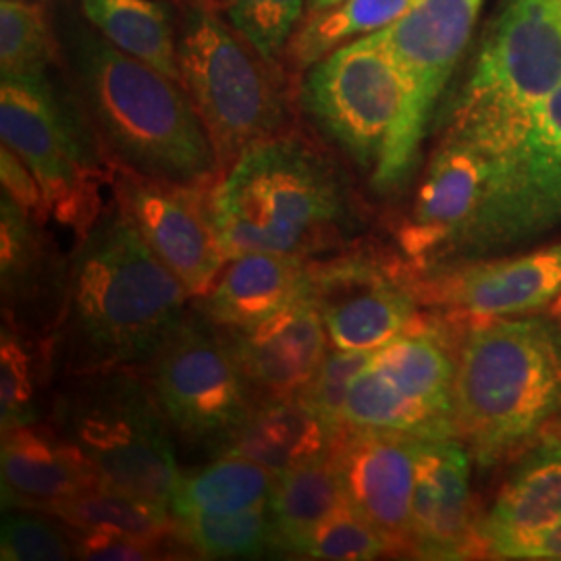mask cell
Returning a JSON list of instances; mask_svg holds the SVG:
<instances>
[{
  "label": "cell",
  "mask_w": 561,
  "mask_h": 561,
  "mask_svg": "<svg viewBox=\"0 0 561 561\" xmlns=\"http://www.w3.org/2000/svg\"><path fill=\"white\" fill-rule=\"evenodd\" d=\"M187 289L113 201L78 240L53 337L57 379L138 368L187 314Z\"/></svg>",
  "instance_id": "cell-1"
},
{
  "label": "cell",
  "mask_w": 561,
  "mask_h": 561,
  "mask_svg": "<svg viewBox=\"0 0 561 561\" xmlns=\"http://www.w3.org/2000/svg\"><path fill=\"white\" fill-rule=\"evenodd\" d=\"M227 256L243 252L319 261L356 245L360 215L333 159L296 131L243 150L210 187Z\"/></svg>",
  "instance_id": "cell-2"
},
{
  "label": "cell",
  "mask_w": 561,
  "mask_h": 561,
  "mask_svg": "<svg viewBox=\"0 0 561 561\" xmlns=\"http://www.w3.org/2000/svg\"><path fill=\"white\" fill-rule=\"evenodd\" d=\"M83 115L106 159L150 180L213 185L217 148L180 81L81 30L71 44Z\"/></svg>",
  "instance_id": "cell-3"
},
{
  "label": "cell",
  "mask_w": 561,
  "mask_h": 561,
  "mask_svg": "<svg viewBox=\"0 0 561 561\" xmlns=\"http://www.w3.org/2000/svg\"><path fill=\"white\" fill-rule=\"evenodd\" d=\"M561 412V331L541 317L482 319L461 333L454 422L489 468L537 439Z\"/></svg>",
  "instance_id": "cell-4"
},
{
  "label": "cell",
  "mask_w": 561,
  "mask_h": 561,
  "mask_svg": "<svg viewBox=\"0 0 561 561\" xmlns=\"http://www.w3.org/2000/svg\"><path fill=\"white\" fill-rule=\"evenodd\" d=\"M48 421L104 486L171 507L181 477L175 435L138 368L62 377Z\"/></svg>",
  "instance_id": "cell-5"
},
{
  "label": "cell",
  "mask_w": 561,
  "mask_h": 561,
  "mask_svg": "<svg viewBox=\"0 0 561 561\" xmlns=\"http://www.w3.org/2000/svg\"><path fill=\"white\" fill-rule=\"evenodd\" d=\"M560 85L561 0H502L447 134L502 152Z\"/></svg>",
  "instance_id": "cell-6"
},
{
  "label": "cell",
  "mask_w": 561,
  "mask_h": 561,
  "mask_svg": "<svg viewBox=\"0 0 561 561\" xmlns=\"http://www.w3.org/2000/svg\"><path fill=\"white\" fill-rule=\"evenodd\" d=\"M180 67L181 85L210 134L222 171L250 146L291 129L275 62L261 57L210 7L185 11Z\"/></svg>",
  "instance_id": "cell-7"
},
{
  "label": "cell",
  "mask_w": 561,
  "mask_h": 561,
  "mask_svg": "<svg viewBox=\"0 0 561 561\" xmlns=\"http://www.w3.org/2000/svg\"><path fill=\"white\" fill-rule=\"evenodd\" d=\"M0 136L41 183L48 215L81 240L104 213L102 185L113 180L88 117L48 78H2Z\"/></svg>",
  "instance_id": "cell-8"
},
{
  "label": "cell",
  "mask_w": 561,
  "mask_h": 561,
  "mask_svg": "<svg viewBox=\"0 0 561 561\" xmlns=\"http://www.w3.org/2000/svg\"><path fill=\"white\" fill-rule=\"evenodd\" d=\"M138 370L173 435L208 458L221 456L261 400L221 329L194 306Z\"/></svg>",
  "instance_id": "cell-9"
},
{
  "label": "cell",
  "mask_w": 561,
  "mask_h": 561,
  "mask_svg": "<svg viewBox=\"0 0 561 561\" xmlns=\"http://www.w3.org/2000/svg\"><path fill=\"white\" fill-rule=\"evenodd\" d=\"M461 333L447 321L419 317L375 350L352 385L345 426L377 428L414 439H451L454 385Z\"/></svg>",
  "instance_id": "cell-10"
},
{
  "label": "cell",
  "mask_w": 561,
  "mask_h": 561,
  "mask_svg": "<svg viewBox=\"0 0 561 561\" xmlns=\"http://www.w3.org/2000/svg\"><path fill=\"white\" fill-rule=\"evenodd\" d=\"M486 0H416L382 30L401 83L400 115L373 173L381 194L400 190L414 173L422 141L443 90L472 41Z\"/></svg>",
  "instance_id": "cell-11"
},
{
  "label": "cell",
  "mask_w": 561,
  "mask_h": 561,
  "mask_svg": "<svg viewBox=\"0 0 561 561\" xmlns=\"http://www.w3.org/2000/svg\"><path fill=\"white\" fill-rule=\"evenodd\" d=\"M401 83L382 30L345 42L306 69L304 115L324 140L375 173L400 115Z\"/></svg>",
  "instance_id": "cell-12"
},
{
  "label": "cell",
  "mask_w": 561,
  "mask_h": 561,
  "mask_svg": "<svg viewBox=\"0 0 561 561\" xmlns=\"http://www.w3.org/2000/svg\"><path fill=\"white\" fill-rule=\"evenodd\" d=\"M491 154V180L463 261H479L561 229V85L520 136Z\"/></svg>",
  "instance_id": "cell-13"
},
{
  "label": "cell",
  "mask_w": 561,
  "mask_h": 561,
  "mask_svg": "<svg viewBox=\"0 0 561 561\" xmlns=\"http://www.w3.org/2000/svg\"><path fill=\"white\" fill-rule=\"evenodd\" d=\"M310 279L333 347L377 350L419 319L416 273L403 261L352 245L310 261Z\"/></svg>",
  "instance_id": "cell-14"
},
{
  "label": "cell",
  "mask_w": 561,
  "mask_h": 561,
  "mask_svg": "<svg viewBox=\"0 0 561 561\" xmlns=\"http://www.w3.org/2000/svg\"><path fill=\"white\" fill-rule=\"evenodd\" d=\"M111 187L115 202L192 301L202 298L229 261L210 215L213 185L150 180L113 164Z\"/></svg>",
  "instance_id": "cell-15"
},
{
  "label": "cell",
  "mask_w": 561,
  "mask_h": 561,
  "mask_svg": "<svg viewBox=\"0 0 561 561\" xmlns=\"http://www.w3.org/2000/svg\"><path fill=\"white\" fill-rule=\"evenodd\" d=\"M416 289L422 306L449 317L482 321L533 314L561 298V241L419 273Z\"/></svg>",
  "instance_id": "cell-16"
},
{
  "label": "cell",
  "mask_w": 561,
  "mask_h": 561,
  "mask_svg": "<svg viewBox=\"0 0 561 561\" xmlns=\"http://www.w3.org/2000/svg\"><path fill=\"white\" fill-rule=\"evenodd\" d=\"M416 445L400 433L343 426L331 449L345 505L381 533L391 553H410Z\"/></svg>",
  "instance_id": "cell-17"
},
{
  "label": "cell",
  "mask_w": 561,
  "mask_h": 561,
  "mask_svg": "<svg viewBox=\"0 0 561 561\" xmlns=\"http://www.w3.org/2000/svg\"><path fill=\"white\" fill-rule=\"evenodd\" d=\"M71 259L36 219L2 192L0 204V298L2 321L38 340L55 337Z\"/></svg>",
  "instance_id": "cell-18"
},
{
  "label": "cell",
  "mask_w": 561,
  "mask_h": 561,
  "mask_svg": "<svg viewBox=\"0 0 561 561\" xmlns=\"http://www.w3.org/2000/svg\"><path fill=\"white\" fill-rule=\"evenodd\" d=\"M468 447L451 439H419L410 553L421 560H466L482 553L472 516Z\"/></svg>",
  "instance_id": "cell-19"
},
{
  "label": "cell",
  "mask_w": 561,
  "mask_h": 561,
  "mask_svg": "<svg viewBox=\"0 0 561 561\" xmlns=\"http://www.w3.org/2000/svg\"><path fill=\"white\" fill-rule=\"evenodd\" d=\"M221 331L259 398L298 396L331 347L312 283L298 300L266 321Z\"/></svg>",
  "instance_id": "cell-20"
},
{
  "label": "cell",
  "mask_w": 561,
  "mask_h": 561,
  "mask_svg": "<svg viewBox=\"0 0 561 561\" xmlns=\"http://www.w3.org/2000/svg\"><path fill=\"white\" fill-rule=\"evenodd\" d=\"M0 479L4 510L53 512L102 484L80 451L62 439L50 421L2 433Z\"/></svg>",
  "instance_id": "cell-21"
},
{
  "label": "cell",
  "mask_w": 561,
  "mask_h": 561,
  "mask_svg": "<svg viewBox=\"0 0 561 561\" xmlns=\"http://www.w3.org/2000/svg\"><path fill=\"white\" fill-rule=\"evenodd\" d=\"M560 520L561 439L545 437L524 456L479 522L482 553L510 560L522 542Z\"/></svg>",
  "instance_id": "cell-22"
},
{
  "label": "cell",
  "mask_w": 561,
  "mask_h": 561,
  "mask_svg": "<svg viewBox=\"0 0 561 561\" xmlns=\"http://www.w3.org/2000/svg\"><path fill=\"white\" fill-rule=\"evenodd\" d=\"M310 283V261L243 252L227 261L217 283L194 300V308L219 329H245L298 300Z\"/></svg>",
  "instance_id": "cell-23"
},
{
  "label": "cell",
  "mask_w": 561,
  "mask_h": 561,
  "mask_svg": "<svg viewBox=\"0 0 561 561\" xmlns=\"http://www.w3.org/2000/svg\"><path fill=\"white\" fill-rule=\"evenodd\" d=\"M337 435L300 396L261 398L222 454L256 461L279 477L331 456Z\"/></svg>",
  "instance_id": "cell-24"
},
{
  "label": "cell",
  "mask_w": 561,
  "mask_h": 561,
  "mask_svg": "<svg viewBox=\"0 0 561 561\" xmlns=\"http://www.w3.org/2000/svg\"><path fill=\"white\" fill-rule=\"evenodd\" d=\"M57 368L53 341L38 340L2 321L0 331V428L48 421Z\"/></svg>",
  "instance_id": "cell-25"
},
{
  "label": "cell",
  "mask_w": 561,
  "mask_h": 561,
  "mask_svg": "<svg viewBox=\"0 0 561 561\" xmlns=\"http://www.w3.org/2000/svg\"><path fill=\"white\" fill-rule=\"evenodd\" d=\"M343 507L347 505L331 456L279 474L268 500L277 553L298 558L312 533Z\"/></svg>",
  "instance_id": "cell-26"
},
{
  "label": "cell",
  "mask_w": 561,
  "mask_h": 561,
  "mask_svg": "<svg viewBox=\"0 0 561 561\" xmlns=\"http://www.w3.org/2000/svg\"><path fill=\"white\" fill-rule=\"evenodd\" d=\"M85 20L121 53L181 83L180 36L152 0H81Z\"/></svg>",
  "instance_id": "cell-27"
},
{
  "label": "cell",
  "mask_w": 561,
  "mask_h": 561,
  "mask_svg": "<svg viewBox=\"0 0 561 561\" xmlns=\"http://www.w3.org/2000/svg\"><path fill=\"white\" fill-rule=\"evenodd\" d=\"M277 474L261 463L222 454L192 474H181L173 500V518L196 514H229L266 505Z\"/></svg>",
  "instance_id": "cell-28"
},
{
  "label": "cell",
  "mask_w": 561,
  "mask_h": 561,
  "mask_svg": "<svg viewBox=\"0 0 561 561\" xmlns=\"http://www.w3.org/2000/svg\"><path fill=\"white\" fill-rule=\"evenodd\" d=\"M50 514L81 533H111L144 541L180 545L175 537V518L171 507L104 484L81 493L71 502L62 503Z\"/></svg>",
  "instance_id": "cell-29"
},
{
  "label": "cell",
  "mask_w": 561,
  "mask_h": 561,
  "mask_svg": "<svg viewBox=\"0 0 561 561\" xmlns=\"http://www.w3.org/2000/svg\"><path fill=\"white\" fill-rule=\"evenodd\" d=\"M175 537L185 553L208 560L279 556L268 503L229 514L175 518Z\"/></svg>",
  "instance_id": "cell-30"
},
{
  "label": "cell",
  "mask_w": 561,
  "mask_h": 561,
  "mask_svg": "<svg viewBox=\"0 0 561 561\" xmlns=\"http://www.w3.org/2000/svg\"><path fill=\"white\" fill-rule=\"evenodd\" d=\"M414 2L416 0H343L333 9L317 11L289 42L291 59L306 71L345 42L396 23Z\"/></svg>",
  "instance_id": "cell-31"
},
{
  "label": "cell",
  "mask_w": 561,
  "mask_h": 561,
  "mask_svg": "<svg viewBox=\"0 0 561 561\" xmlns=\"http://www.w3.org/2000/svg\"><path fill=\"white\" fill-rule=\"evenodd\" d=\"M57 59L53 27L34 0L0 2V71L2 78H48Z\"/></svg>",
  "instance_id": "cell-32"
},
{
  "label": "cell",
  "mask_w": 561,
  "mask_h": 561,
  "mask_svg": "<svg viewBox=\"0 0 561 561\" xmlns=\"http://www.w3.org/2000/svg\"><path fill=\"white\" fill-rule=\"evenodd\" d=\"M78 558V530L55 514L11 507L0 528L2 561H67Z\"/></svg>",
  "instance_id": "cell-33"
},
{
  "label": "cell",
  "mask_w": 561,
  "mask_h": 561,
  "mask_svg": "<svg viewBox=\"0 0 561 561\" xmlns=\"http://www.w3.org/2000/svg\"><path fill=\"white\" fill-rule=\"evenodd\" d=\"M231 27L261 57L277 62L289 46L304 11V0H222Z\"/></svg>",
  "instance_id": "cell-34"
},
{
  "label": "cell",
  "mask_w": 561,
  "mask_h": 561,
  "mask_svg": "<svg viewBox=\"0 0 561 561\" xmlns=\"http://www.w3.org/2000/svg\"><path fill=\"white\" fill-rule=\"evenodd\" d=\"M373 354L375 350H341L331 345L312 381L298 393L337 433L345 426L343 414L352 385L360 377Z\"/></svg>",
  "instance_id": "cell-35"
},
{
  "label": "cell",
  "mask_w": 561,
  "mask_h": 561,
  "mask_svg": "<svg viewBox=\"0 0 561 561\" xmlns=\"http://www.w3.org/2000/svg\"><path fill=\"white\" fill-rule=\"evenodd\" d=\"M391 553L381 533L350 507H343L312 533L298 558L308 560H375Z\"/></svg>",
  "instance_id": "cell-36"
},
{
  "label": "cell",
  "mask_w": 561,
  "mask_h": 561,
  "mask_svg": "<svg viewBox=\"0 0 561 561\" xmlns=\"http://www.w3.org/2000/svg\"><path fill=\"white\" fill-rule=\"evenodd\" d=\"M175 545L144 541L111 533L78 530V558L88 561H150L173 558Z\"/></svg>",
  "instance_id": "cell-37"
},
{
  "label": "cell",
  "mask_w": 561,
  "mask_h": 561,
  "mask_svg": "<svg viewBox=\"0 0 561 561\" xmlns=\"http://www.w3.org/2000/svg\"><path fill=\"white\" fill-rule=\"evenodd\" d=\"M0 180H2V192L15 204H20L23 210H27L41 221H46L50 217L41 183L25 167V162L21 161L20 157L4 144L0 150Z\"/></svg>",
  "instance_id": "cell-38"
},
{
  "label": "cell",
  "mask_w": 561,
  "mask_h": 561,
  "mask_svg": "<svg viewBox=\"0 0 561 561\" xmlns=\"http://www.w3.org/2000/svg\"><path fill=\"white\" fill-rule=\"evenodd\" d=\"M510 560H561V520L530 541L522 542Z\"/></svg>",
  "instance_id": "cell-39"
},
{
  "label": "cell",
  "mask_w": 561,
  "mask_h": 561,
  "mask_svg": "<svg viewBox=\"0 0 561 561\" xmlns=\"http://www.w3.org/2000/svg\"><path fill=\"white\" fill-rule=\"evenodd\" d=\"M310 2V9L317 13V11H327V9H333L341 4L343 0H308Z\"/></svg>",
  "instance_id": "cell-40"
}]
</instances>
